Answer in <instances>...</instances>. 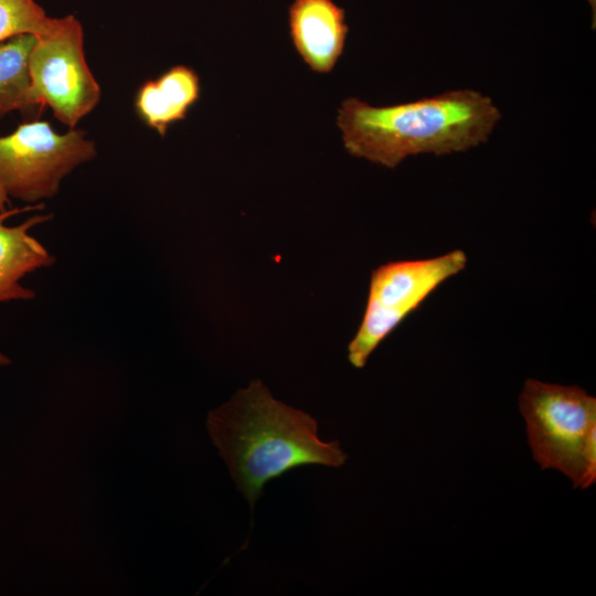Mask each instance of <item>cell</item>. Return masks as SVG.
<instances>
[{
  "instance_id": "6da1fadb",
  "label": "cell",
  "mask_w": 596,
  "mask_h": 596,
  "mask_svg": "<svg viewBox=\"0 0 596 596\" xmlns=\"http://www.w3.org/2000/svg\"><path fill=\"white\" fill-rule=\"evenodd\" d=\"M501 118L490 96L465 88L389 106L348 97L337 126L349 155L394 169L412 156L476 148L488 141Z\"/></svg>"
},
{
  "instance_id": "7a4b0ae2",
  "label": "cell",
  "mask_w": 596,
  "mask_h": 596,
  "mask_svg": "<svg viewBox=\"0 0 596 596\" xmlns=\"http://www.w3.org/2000/svg\"><path fill=\"white\" fill-rule=\"evenodd\" d=\"M206 428L252 509L269 480L306 465L339 468L348 458L338 440L319 438L310 414L276 400L260 380L212 409Z\"/></svg>"
},
{
  "instance_id": "3957f363",
  "label": "cell",
  "mask_w": 596,
  "mask_h": 596,
  "mask_svg": "<svg viewBox=\"0 0 596 596\" xmlns=\"http://www.w3.org/2000/svg\"><path fill=\"white\" fill-rule=\"evenodd\" d=\"M529 446L542 469H556L574 488L596 480V398L579 386L528 379L519 397Z\"/></svg>"
},
{
  "instance_id": "277c9868",
  "label": "cell",
  "mask_w": 596,
  "mask_h": 596,
  "mask_svg": "<svg viewBox=\"0 0 596 596\" xmlns=\"http://www.w3.org/2000/svg\"><path fill=\"white\" fill-rule=\"evenodd\" d=\"M466 265V253L454 249L432 258L389 262L373 269L364 313L348 345L349 362L364 368L383 340Z\"/></svg>"
},
{
  "instance_id": "5b68a950",
  "label": "cell",
  "mask_w": 596,
  "mask_h": 596,
  "mask_svg": "<svg viewBox=\"0 0 596 596\" xmlns=\"http://www.w3.org/2000/svg\"><path fill=\"white\" fill-rule=\"evenodd\" d=\"M96 153L82 129L58 134L46 120L23 123L0 136V187L9 199L28 203L52 199L62 180Z\"/></svg>"
},
{
  "instance_id": "8992f818",
  "label": "cell",
  "mask_w": 596,
  "mask_h": 596,
  "mask_svg": "<svg viewBox=\"0 0 596 596\" xmlns=\"http://www.w3.org/2000/svg\"><path fill=\"white\" fill-rule=\"evenodd\" d=\"M32 93L68 129L99 103L102 91L87 64L84 30L73 14L51 18L29 55Z\"/></svg>"
},
{
  "instance_id": "52a82bcc",
  "label": "cell",
  "mask_w": 596,
  "mask_h": 596,
  "mask_svg": "<svg viewBox=\"0 0 596 596\" xmlns=\"http://www.w3.org/2000/svg\"><path fill=\"white\" fill-rule=\"evenodd\" d=\"M288 26L305 64L316 73H330L343 54L349 32L343 8L333 0H294Z\"/></svg>"
},
{
  "instance_id": "ba28073f",
  "label": "cell",
  "mask_w": 596,
  "mask_h": 596,
  "mask_svg": "<svg viewBox=\"0 0 596 596\" xmlns=\"http://www.w3.org/2000/svg\"><path fill=\"white\" fill-rule=\"evenodd\" d=\"M43 206V203H36L0 211V304L33 299L35 292L23 286L21 280L39 268L51 266L55 260L30 234L34 226L49 221L52 214H36L17 225L6 224L11 216Z\"/></svg>"
},
{
  "instance_id": "9c48e42d",
  "label": "cell",
  "mask_w": 596,
  "mask_h": 596,
  "mask_svg": "<svg viewBox=\"0 0 596 596\" xmlns=\"http://www.w3.org/2000/svg\"><path fill=\"white\" fill-rule=\"evenodd\" d=\"M200 94L198 73L190 66L174 65L141 84L135 97L136 113L147 127L164 137L171 125L185 119Z\"/></svg>"
},
{
  "instance_id": "30bf717a",
  "label": "cell",
  "mask_w": 596,
  "mask_h": 596,
  "mask_svg": "<svg viewBox=\"0 0 596 596\" xmlns=\"http://www.w3.org/2000/svg\"><path fill=\"white\" fill-rule=\"evenodd\" d=\"M34 42L35 35L20 34L0 43V118L39 106L29 73Z\"/></svg>"
},
{
  "instance_id": "8fae6325",
  "label": "cell",
  "mask_w": 596,
  "mask_h": 596,
  "mask_svg": "<svg viewBox=\"0 0 596 596\" xmlns=\"http://www.w3.org/2000/svg\"><path fill=\"white\" fill-rule=\"evenodd\" d=\"M50 20L35 0H0V43L20 34L39 35Z\"/></svg>"
},
{
  "instance_id": "7c38bea8",
  "label": "cell",
  "mask_w": 596,
  "mask_h": 596,
  "mask_svg": "<svg viewBox=\"0 0 596 596\" xmlns=\"http://www.w3.org/2000/svg\"><path fill=\"white\" fill-rule=\"evenodd\" d=\"M8 204H9V196L0 187V211L6 210Z\"/></svg>"
},
{
  "instance_id": "4fadbf2b",
  "label": "cell",
  "mask_w": 596,
  "mask_h": 596,
  "mask_svg": "<svg viewBox=\"0 0 596 596\" xmlns=\"http://www.w3.org/2000/svg\"><path fill=\"white\" fill-rule=\"evenodd\" d=\"M592 10H593V29H595L596 23V0H587Z\"/></svg>"
},
{
  "instance_id": "5bb4252c",
  "label": "cell",
  "mask_w": 596,
  "mask_h": 596,
  "mask_svg": "<svg viewBox=\"0 0 596 596\" xmlns=\"http://www.w3.org/2000/svg\"><path fill=\"white\" fill-rule=\"evenodd\" d=\"M10 363V358H8L4 353L0 352V365H8Z\"/></svg>"
}]
</instances>
